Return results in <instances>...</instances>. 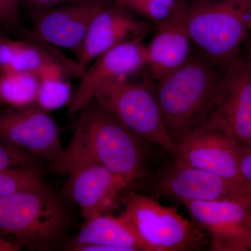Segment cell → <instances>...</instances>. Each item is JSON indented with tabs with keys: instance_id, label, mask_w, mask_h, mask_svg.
I'll list each match as a JSON object with an SVG mask.
<instances>
[{
	"instance_id": "19",
	"label": "cell",
	"mask_w": 251,
	"mask_h": 251,
	"mask_svg": "<svg viewBox=\"0 0 251 251\" xmlns=\"http://www.w3.org/2000/svg\"><path fill=\"white\" fill-rule=\"evenodd\" d=\"M46 186L35 166L0 171V198L26 190Z\"/></svg>"
},
{
	"instance_id": "23",
	"label": "cell",
	"mask_w": 251,
	"mask_h": 251,
	"mask_svg": "<svg viewBox=\"0 0 251 251\" xmlns=\"http://www.w3.org/2000/svg\"><path fill=\"white\" fill-rule=\"evenodd\" d=\"M21 5L22 0H0V25L10 30L21 31Z\"/></svg>"
},
{
	"instance_id": "17",
	"label": "cell",
	"mask_w": 251,
	"mask_h": 251,
	"mask_svg": "<svg viewBox=\"0 0 251 251\" xmlns=\"http://www.w3.org/2000/svg\"><path fill=\"white\" fill-rule=\"evenodd\" d=\"M85 244L108 246L118 251H140L134 236L120 216L100 214L85 220L73 246Z\"/></svg>"
},
{
	"instance_id": "24",
	"label": "cell",
	"mask_w": 251,
	"mask_h": 251,
	"mask_svg": "<svg viewBox=\"0 0 251 251\" xmlns=\"http://www.w3.org/2000/svg\"><path fill=\"white\" fill-rule=\"evenodd\" d=\"M75 0H22V4L29 12L42 11L72 2Z\"/></svg>"
},
{
	"instance_id": "10",
	"label": "cell",
	"mask_w": 251,
	"mask_h": 251,
	"mask_svg": "<svg viewBox=\"0 0 251 251\" xmlns=\"http://www.w3.org/2000/svg\"><path fill=\"white\" fill-rule=\"evenodd\" d=\"M49 112L35 102L0 112V136L50 164L55 163L65 149Z\"/></svg>"
},
{
	"instance_id": "21",
	"label": "cell",
	"mask_w": 251,
	"mask_h": 251,
	"mask_svg": "<svg viewBox=\"0 0 251 251\" xmlns=\"http://www.w3.org/2000/svg\"><path fill=\"white\" fill-rule=\"evenodd\" d=\"M72 96L71 86L64 77L43 79L36 94L35 103L50 111L69 104Z\"/></svg>"
},
{
	"instance_id": "12",
	"label": "cell",
	"mask_w": 251,
	"mask_h": 251,
	"mask_svg": "<svg viewBox=\"0 0 251 251\" xmlns=\"http://www.w3.org/2000/svg\"><path fill=\"white\" fill-rule=\"evenodd\" d=\"M143 39L126 41L100 54L86 69L80 85L69 104V115L79 113L94 99L97 89L104 82L130 78L148 69V45Z\"/></svg>"
},
{
	"instance_id": "16",
	"label": "cell",
	"mask_w": 251,
	"mask_h": 251,
	"mask_svg": "<svg viewBox=\"0 0 251 251\" xmlns=\"http://www.w3.org/2000/svg\"><path fill=\"white\" fill-rule=\"evenodd\" d=\"M216 110L239 145L251 148V73L241 54L225 69Z\"/></svg>"
},
{
	"instance_id": "1",
	"label": "cell",
	"mask_w": 251,
	"mask_h": 251,
	"mask_svg": "<svg viewBox=\"0 0 251 251\" xmlns=\"http://www.w3.org/2000/svg\"><path fill=\"white\" fill-rule=\"evenodd\" d=\"M75 133L64 154L51 164L62 174L71 165L90 161L105 166L130 185L146 174L148 143L94 99L80 112Z\"/></svg>"
},
{
	"instance_id": "18",
	"label": "cell",
	"mask_w": 251,
	"mask_h": 251,
	"mask_svg": "<svg viewBox=\"0 0 251 251\" xmlns=\"http://www.w3.org/2000/svg\"><path fill=\"white\" fill-rule=\"evenodd\" d=\"M41 79L29 73L2 71L0 74V99L11 107L35 102Z\"/></svg>"
},
{
	"instance_id": "15",
	"label": "cell",
	"mask_w": 251,
	"mask_h": 251,
	"mask_svg": "<svg viewBox=\"0 0 251 251\" xmlns=\"http://www.w3.org/2000/svg\"><path fill=\"white\" fill-rule=\"evenodd\" d=\"M188 2V0H179L173 14L156 26L148 45V69L153 81L181 67L191 53L192 42L187 24Z\"/></svg>"
},
{
	"instance_id": "13",
	"label": "cell",
	"mask_w": 251,
	"mask_h": 251,
	"mask_svg": "<svg viewBox=\"0 0 251 251\" xmlns=\"http://www.w3.org/2000/svg\"><path fill=\"white\" fill-rule=\"evenodd\" d=\"M62 174L68 175V197L80 206L85 221L112 210L129 186L121 176L94 162L74 163Z\"/></svg>"
},
{
	"instance_id": "9",
	"label": "cell",
	"mask_w": 251,
	"mask_h": 251,
	"mask_svg": "<svg viewBox=\"0 0 251 251\" xmlns=\"http://www.w3.org/2000/svg\"><path fill=\"white\" fill-rule=\"evenodd\" d=\"M191 219L216 251H251V201L184 202Z\"/></svg>"
},
{
	"instance_id": "25",
	"label": "cell",
	"mask_w": 251,
	"mask_h": 251,
	"mask_svg": "<svg viewBox=\"0 0 251 251\" xmlns=\"http://www.w3.org/2000/svg\"><path fill=\"white\" fill-rule=\"evenodd\" d=\"M239 168L244 179L251 186V148L240 145Z\"/></svg>"
},
{
	"instance_id": "22",
	"label": "cell",
	"mask_w": 251,
	"mask_h": 251,
	"mask_svg": "<svg viewBox=\"0 0 251 251\" xmlns=\"http://www.w3.org/2000/svg\"><path fill=\"white\" fill-rule=\"evenodd\" d=\"M38 158L27 150L13 145L0 136V171L35 166Z\"/></svg>"
},
{
	"instance_id": "4",
	"label": "cell",
	"mask_w": 251,
	"mask_h": 251,
	"mask_svg": "<svg viewBox=\"0 0 251 251\" xmlns=\"http://www.w3.org/2000/svg\"><path fill=\"white\" fill-rule=\"evenodd\" d=\"M120 216L134 236L140 251L196 250L204 242L199 226L153 198L130 193Z\"/></svg>"
},
{
	"instance_id": "27",
	"label": "cell",
	"mask_w": 251,
	"mask_h": 251,
	"mask_svg": "<svg viewBox=\"0 0 251 251\" xmlns=\"http://www.w3.org/2000/svg\"><path fill=\"white\" fill-rule=\"evenodd\" d=\"M247 41V57L246 59H247L248 66H249V69H250L251 73V38H250V39L248 38Z\"/></svg>"
},
{
	"instance_id": "28",
	"label": "cell",
	"mask_w": 251,
	"mask_h": 251,
	"mask_svg": "<svg viewBox=\"0 0 251 251\" xmlns=\"http://www.w3.org/2000/svg\"><path fill=\"white\" fill-rule=\"evenodd\" d=\"M247 28L249 34H251V9L249 11V16L247 18Z\"/></svg>"
},
{
	"instance_id": "7",
	"label": "cell",
	"mask_w": 251,
	"mask_h": 251,
	"mask_svg": "<svg viewBox=\"0 0 251 251\" xmlns=\"http://www.w3.org/2000/svg\"><path fill=\"white\" fill-rule=\"evenodd\" d=\"M239 149L240 145L216 110L204 124L186 135L177 147L174 162L250 185L241 173Z\"/></svg>"
},
{
	"instance_id": "20",
	"label": "cell",
	"mask_w": 251,
	"mask_h": 251,
	"mask_svg": "<svg viewBox=\"0 0 251 251\" xmlns=\"http://www.w3.org/2000/svg\"><path fill=\"white\" fill-rule=\"evenodd\" d=\"M112 1L156 26L173 14L179 0H112Z\"/></svg>"
},
{
	"instance_id": "26",
	"label": "cell",
	"mask_w": 251,
	"mask_h": 251,
	"mask_svg": "<svg viewBox=\"0 0 251 251\" xmlns=\"http://www.w3.org/2000/svg\"><path fill=\"white\" fill-rule=\"evenodd\" d=\"M22 245L17 241H9L0 238V251H18L21 250Z\"/></svg>"
},
{
	"instance_id": "11",
	"label": "cell",
	"mask_w": 251,
	"mask_h": 251,
	"mask_svg": "<svg viewBox=\"0 0 251 251\" xmlns=\"http://www.w3.org/2000/svg\"><path fill=\"white\" fill-rule=\"evenodd\" d=\"M112 0H75L29 12L36 36L54 47L72 51L78 59L92 21Z\"/></svg>"
},
{
	"instance_id": "8",
	"label": "cell",
	"mask_w": 251,
	"mask_h": 251,
	"mask_svg": "<svg viewBox=\"0 0 251 251\" xmlns=\"http://www.w3.org/2000/svg\"><path fill=\"white\" fill-rule=\"evenodd\" d=\"M156 196L184 202L251 201V186L238 184L203 170L173 162L160 171L155 186Z\"/></svg>"
},
{
	"instance_id": "14",
	"label": "cell",
	"mask_w": 251,
	"mask_h": 251,
	"mask_svg": "<svg viewBox=\"0 0 251 251\" xmlns=\"http://www.w3.org/2000/svg\"><path fill=\"white\" fill-rule=\"evenodd\" d=\"M112 1L94 17L77 63L84 70L100 54L119 44L145 39L153 25Z\"/></svg>"
},
{
	"instance_id": "6",
	"label": "cell",
	"mask_w": 251,
	"mask_h": 251,
	"mask_svg": "<svg viewBox=\"0 0 251 251\" xmlns=\"http://www.w3.org/2000/svg\"><path fill=\"white\" fill-rule=\"evenodd\" d=\"M94 99L144 141L176 155L177 147L165 126L151 75L141 82L129 78L107 81L97 89Z\"/></svg>"
},
{
	"instance_id": "5",
	"label": "cell",
	"mask_w": 251,
	"mask_h": 251,
	"mask_svg": "<svg viewBox=\"0 0 251 251\" xmlns=\"http://www.w3.org/2000/svg\"><path fill=\"white\" fill-rule=\"evenodd\" d=\"M67 225L61 201L46 186L0 198V230L31 250L49 248Z\"/></svg>"
},
{
	"instance_id": "3",
	"label": "cell",
	"mask_w": 251,
	"mask_h": 251,
	"mask_svg": "<svg viewBox=\"0 0 251 251\" xmlns=\"http://www.w3.org/2000/svg\"><path fill=\"white\" fill-rule=\"evenodd\" d=\"M251 0H191L187 9L190 37L198 51L222 69L240 54L249 32Z\"/></svg>"
},
{
	"instance_id": "2",
	"label": "cell",
	"mask_w": 251,
	"mask_h": 251,
	"mask_svg": "<svg viewBox=\"0 0 251 251\" xmlns=\"http://www.w3.org/2000/svg\"><path fill=\"white\" fill-rule=\"evenodd\" d=\"M224 72L202 52L191 50L181 67L153 81L162 118L176 147L216 111Z\"/></svg>"
}]
</instances>
